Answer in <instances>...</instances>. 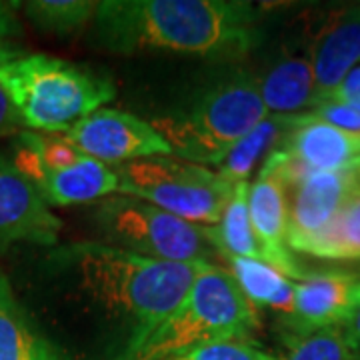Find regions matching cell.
Masks as SVG:
<instances>
[{
  "instance_id": "6da1fadb",
  "label": "cell",
  "mask_w": 360,
  "mask_h": 360,
  "mask_svg": "<svg viewBox=\"0 0 360 360\" xmlns=\"http://www.w3.org/2000/svg\"><path fill=\"white\" fill-rule=\"evenodd\" d=\"M260 13L245 0H104L96 42L110 52L238 56L258 44Z\"/></svg>"
},
{
  "instance_id": "7a4b0ae2",
  "label": "cell",
  "mask_w": 360,
  "mask_h": 360,
  "mask_svg": "<svg viewBox=\"0 0 360 360\" xmlns=\"http://www.w3.org/2000/svg\"><path fill=\"white\" fill-rule=\"evenodd\" d=\"M63 255L90 300L129 322L130 338L118 360L130 356L179 309L196 274L208 266L155 260L104 243L70 245Z\"/></svg>"
},
{
  "instance_id": "3957f363",
  "label": "cell",
  "mask_w": 360,
  "mask_h": 360,
  "mask_svg": "<svg viewBox=\"0 0 360 360\" xmlns=\"http://www.w3.org/2000/svg\"><path fill=\"white\" fill-rule=\"evenodd\" d=\"M25 130L65 134L116 96L112 80L49 54H22L0 65Z\"/></svg>"
},
{
  "instance_id": "277c9868",
  "label": "cell",
  "mask_w": 360,
  "mask_h": 360,
  "mask_svg": "<svg viewBox=\"0 0 360 360\" xmlns=\"http://www.w3.org/2000/svg\"><path fill=\"white\" fill-rule=\"evenodd\" d=\"M258 326V309L246 298L229 269L208 264L196 274L179 309L122 360L176 359L220 340H248Z\"/></svg>"
},
{
  "instance_id": "5b68a950",
  "label": "cell",
  "mask_w": 360,
  "mask_h": 360,
  "mask_svg": "<svg viewBox=\"0 0 360 360\" xmlns=\"http://www.w3.org/2000/svg\"><path fill=\"white\" fill-rule=\"evenodd\" d=\"M266 116L258 80L236 77L205 92L188 110L160 116L153 124L180 160L219 167Z\"/></svg>"
},
{
  "instance_id": "8992f818",
  "label": "cell",
  "mask_w": 360,
  "mask_h": 360,
  "mask_svg": "<svg viewBox=\"0 0 360 360\" xmlns=\"http://www.w3.org/2000/svg\"><path fill=\"white\" fill-rule=\"evenodd\" d=\"M120 196L139 198L200 226L219 224L234 186L210 168L170 156L116 167Z\"/></svg>"
},
{
  "instance_id": "52a82bcc",
  "label": "cell",
  "mask_w": 360,
  "mask_h": 360,
  "mask_svg": "<svg viewBox=\"0 0 360 360\" xmlns=\"http://www.w3.org/2000/svg\"><path fill=\"white\" fill-rule=\"evenodd\" d=\"M96 220L106 238L134 255L180 264H217L219 250L208 226L179 219L139 198L120 194L104 198Z\"/></svg>"
},
{
  "instance_id": "ba28073f",
  "label": "cell",
  "mask_w": 360,
  "mask_h": 360,
  "mask_svg": "<svg viewBox=\"0 0 360 360\" xmlns=\"http://www.w3.org/2000/svg\"><path fill=\"white\" fill-rule=\"evenodd\" d=\"M13 162L51 208L84 205L118 191L115 168L84 155L65 134L20 130L14 139Z\"/></svg>"
},
{
  "instance_id": "9c48e42d",
  "label": "cell",
  "mask_w": 360,
  "mask_h": 360,
  "mask_svg": "<svg viewBox=\"0 0 360 360\" xmlns=\"http://www.w3.org/2000/svg\"><path fill=\"white\" fill-rule=\"evenodd\" d=\"M65 136L84 155L108 167L172 155L170 144L153 122L116 108L94 110L65 132Z\"/></svg>"
},
{
  "instance_id": "30bf717a",
  "label": "cell",
  "mask_w": 360,
  "mask_h": 360,
  "mask_svg": "<svg viewBox=\"0 0 360 360\" xmlns=\"http://www.w3.org/2000/svg\"><path fill=\"white\" fill-rule=\"evenodd\" d=\"M60 229L63 220L39 188L14 167L13 158L0 153V248L18 243L54 246Z\"/></svg>"
},
{
  "instance_id": "8fae6325",
  "label": "cell",
  "mask_w": 360,
  "mask_h": 360,
  "mask_svg": "<svg viewBox=\"0 0 360 360\" xmlns=\"http://www.w3.org/2000/svg\"><path fill=\"white\" fill-rule=\"evenodd\" d=\"M356 188L359 182L352 168L312 170L304 179L284 186L288 205V248L296 250L324 231Z\"/></svg>"
},
{
  "instance_id": "7c38bea8",
  "label": "cell",
  "mask_w": 360,
  "mask_h": 360,
  "mask_svg": "<svg viewBox=\"0 0 360 360\" xmlns=\"http://www.w3.org/2000/svg\"><path fill=\"white\" fill-rule=\"evenodd\" d=\"M359 292L360 276L354 274H307L296 283L292 312L283 319L284 338L310 335L326 326H340L356 302Z\"/></svg>"
},
{
  "instance_id": "4fadbf2b",
  "label": "cell",
  "mask_w": 360,
  "mask_h": 360,
  "mask_svg": "<svg viewBox=\"0 0 360 360\" xmlns=\"http://www.w3.org/2000/svg\"><path fill=\"white\" fill-rule=\"evenodd\" d=\"M248 212L260 245L272 266L284 272L292 281H302L307 274L298 266L286 245L288 234V205L286 191L276 174L260 168L258 176L248 188Z\"/></svg>"
},
{
  "instance_id": "5bb4252c",
  "label": "cell",
  "mask_w": 360,
  "mask_h": 360,
  "mask_svg": "<svg viewBox=\"0 0 360 360\" xmlns=\"http://www.w3.org/2000/svg\"><path fill=\"white\" fill-rule=\"evenodd\" d=\"M309 58L321 104L360 63V8H350L324 26L312 40Z\"/></svg>"
},
{
  "instance_id": "9a60e30c",
  "label": "cell",
  "mask_w": 360,
  "mask_h": 360,
  "mask_svg": "<svg viewBox=\"0 0 360 360\" xmlns=\"http://www.w3.org/2000/svg\"><path fill=\"white\" fill-rule=\"evenodd\" d=\"M278 148L312 170H345L360 158V134L330 127L307 112L298 115L296 129Z\"/></svg>"
},
{
  "instance_id": "2e32d148",
  "label": "cell",
  "mask_w": 360,
  "mask_h": 360,
  "mask_svg": "<svg viewBox=\"0 0 360 360\" xmlns=\"http://www.w3.org/2000/svg\"><path fill=\"white\" fill-rule=\"evenodd\" d=\"M0 360H75L52 342L20 304L0 272Z\"/></svg>"
},
{
  "instance_id": "e0dca14e",
  "label": "cell",
  "mask_w": 360,
  "mask_h": 360,
  "mask_svg": "<svg viewBox=\"0 0 360 360\" xmlns=\"http://www.w3.org/2000/svg\"><path fill=\"white\" fill-rule=\"evenodd\" d=\"M258 92L269 115H296L316 106V82L309 56H284L258 80Z\"/></svg>"
},
{
  "instance_id": "ac0fdd59",
  "label": "cell",
  "mask_w": 360,
  "mask_h": 360,
  "mask_svg": "<svg viewBox=\"0 0 360 360\" xmlns=\"http://www.w3.org/2000/svg\"><path fill=\"white\" fill-rule=\"evenodd\" d=\"M298 115H269L246 134L219 165V176L229 184L248 182V176L296 129Z\"/></svg>"
},
{
  "instance_id": "d6986e66",
  "label": "cell",
  "mask_w": 360,
  "mask_h": 360,
  "mask_svg": "<svg viewBox=\"0 0 360 360\" xmlns=\"http://www.w3.org/2000/svg\"><path fill=\"white\" fill-rule=\"evenodd\" d=\"M222 258L229 264L226 269L232 274V278L257 309L260 307L272 309L283 319L292 312L296 288L292 278H288L284 272L264 260L226 257V255Z\"/></svg>"
},
{
  "instance_id": "ffe728a7",
  "label": "cell",
  "mask_w": 360,
  "mask_h": 360,
  "mask_svg": "<svg viewBox=\"0 0 360 360\" xmlns=\"http://www.w3.org/2000/svg\"><path fill=\"white\" fill-rule=\"evenodd\" d=\"M248 188L250 182H238L234 184L231 200L224 208V214L217 226H208L210 236L217 245L220 257H240L255 258L269 262L264 246L260 245L257 232L250 222L248 212Z\"/></svg>"
},
{
  "instance_id": "44dd1931",
  "label": "cell",
  "mask_w": 360,
  "mask_h": 360,
  "mask_svg": "<svg viewBox=\"0 0 360 360\" xmlns=\"http://www.w3.org/2000/svg\"><path fill=\"white\" fill-rule=\"evenodd\" d=\"M328 260H360V188L348 196L336 219L296 248Z\"/></svg>"
},
{
  "instance_id": "7402d4cb",
  "label": "cell",
  "mask_w": 360,
  "mask_h": 360,
  "mask_svg": "<svg viewBox=\"0 0 360 360\" xmlns=\"http://www.w3.org/2000/svg\"><path fill=\"white\" fill-rule=\"evenodd\" d=\"M30 22L52 34H75L94 20L98 2L89 0H30L25 2Z\"/></svg>"
},
{
  "instance_id": "603a6c76",
  "label": "cell",
  "mask_w": 360,
  "mask_h": 360,
  "mask_svg": "<svg viewBox=\"0 0 360 360\" xmlns=\"http://www.w3.org/2000/svg\"><path fill=\"white\" fill-rule=\"evenodd\" d=\"M286 352L276 360H354L340 326H326L310 335L284 338Z\"/></svg>"
},
{
  "instance_id": "cb8c5ba5",
  "label": "cell",
  "mask_w": 360,
  "mask_h": 360,
  "mask_svg": "<svg viewBox=\"0 0 360 360\" xmlns=\"http://www.w3.org/2000/svg\"><path fill=\"white\" fill-rule=\"evenodd\" d=\"M188 360H276L266 350L248 340H220L182 354Z\"/></svg>"
},
{
  "instance_id": "d4e9b609",
  "label": "cell",
  "mask_w": 360,
  "mask_h": 360,
  "mask_svg": "<svg viewBox=\"0 0 360 360\" xmlns=\"http://www.w3.org/2000/svg\"><path fill=\"white\" fill-rule=\"evenodd\" d=\"M310 115L316 120H322L330 127L340 130H347L352 134H360V110L345 103H335V101H324Z\"/></svg>"
},
{
  "instance_id": "484cf974",
  "label": "cell",
  "mask_w": 360,
  "mask_h": 360,
  "mask_svg": "<svg viewBox=\"0 0 360 360\" xmlns=\"http://www.w3.org/2000/svg\"><path fill=\"white\" fill-rule=\"evenodd\" d=\"M328 101L350 104V106H354V108L360 110V63L336 86V90L330 94Z\"/></svg>"
},
{
  "instance_id": "4316f807",
  "label": "cell",
  "mask_w": 360,
  "mask_h": 360,
  "mask_svg": "<svg viewBox=\"0 0 360 360\" xmlns=\"http://www.w3.org/2000/svg\"><path fill=\"white\" fill-rule=\"evenodd\" d=\"M20 130H25L22 122H20V116L16 112L8 92L0 86V139L18 134Z\"/></svg>"
},
{
  "instance_id": "83f0119b",
  "label": "cell",
  "mask_w": 360,
  "mask_h": 360,
  "mask_svg": "<svg viewBox=\"0 0 360 360\" xmlns=\"http://www.w3.org/2000/svg\"><path fill=\"white\" fill-rule=\"evenodd\" d=\"M340 330L347 338V345L352 352V359L360 360V292L356 302L347 314V319L340 324Z\"/></svg>"
},
{
  "instance_id": "f1b7e54d",
  "label": "cell",
  "mask_w": 360,
  "mask_h": 360,
  "mask_svg": "<svg viewBox=\"0 0 360 360\" xmlns=\"http://www.w3.org/2000/svg\"><path fill=\"white\" fill-rule=\"evenodd\" d=\"M20 6V2H4L0 0V39L11 40L13 37H18L22 32L16 8Z\"/></svg>"
},
{
  "instance_id": "f546056e",
  "label": "cell",
  "mask_w": 360,
  "mask_h": 360,
  "mask_svg": "<svg viewBox=\"0 0 360 360\" xmlns=\"http://www.w3.org/2000/svg\"><path fill=\"white\" fill-rule=\"evenodd\" d=\"M25 52L20 51L18 46H14L11 40H2L0 39V65L2 63H8V60H13V58H18V56H22Z\"/></svg>"
},
{
  "instance_id": "4dcf8cb0",
  "label": "cell",
  "mask_w": 360,
  "mask_h": 360,
  "mask_svg": "<svg viewBox=\"0 0 360 360\" xmlns=\"http://www.w3.org/2000/svg\"><path fill=\"white\" fill-rule=\"evenodd\" d=\"M352 170H354V176H356V182H359V188H360V158L359 160H354V162H352Z\"/></svg>"
},
{
  "instance_id": "1f68e13d",
  "label": "cell",
  "mask_w": 360,
  "mask_h": 360,
  "mask_svg": "<svg viewBox=\"0 0 360 360\" xmlns=\"http://www.w3.org/2000/svg\"><path fill=\"white\" fill-rule=\"evenodd\" d=\"M170 360H188L186 356H176V359H170Z\"/></svg>"
}]
</instances>
